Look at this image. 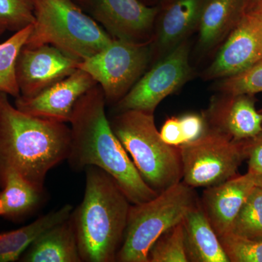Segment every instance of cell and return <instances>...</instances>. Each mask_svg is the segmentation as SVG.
Returning a JSON list of instances; mask_svg holds the SVG:
<instances>
[{
  "instance_id": "obj_1",
  "label": "cell",
  "mask_w": 262,
  "mask_h": 262,
  "mask_svg": "<svg viewBox=\"0 0 262 262\" xmlns=\"http://www.w3.org/2000/svg\"><path fill=\"white\" fill-rule=\"evenodd\" d=\"M106 99L99 84L75 103L70 123L71 143L67 162L73 170L102 169L116 180L131 204L153 199L159 193L141 177L106 117Z\"/></svg>"
},
{
  "instance_id": "obj_2",
  "label": "cell",
  "mask_w": 262,
  "mask_h": 262,
  "mask_svg": "<svg viewBox=\"0 0 262 262\" xmlns=\"http://www.w3.org/2000/svg\"><path fill=\"white\" fill-rule=\"evenodd\" d=\"M71 129L64 122L32 116L0 93V188L10 173L18 174L39 189L48 172L67 160Z\"/></svg>"
},
{
  "instance_id": "obj_3",
  "label": "cell",
  "mask_w": 262,
  "mask_h": 262,
  "mask_svg": "<svg viewBox=\"0 0 262 262\" xmlns=\"http://www.w3.org/2000/svg\"><path fill=\"white\" fill-rule=\"evenodd\" d=\"M85 171L83 200L71 215L81 259L116 261L130 202L116 180L102 169L89 166Z\"/></svg>"
},
{
  "instance_id": "obj_4",
  "label": "cell",
  "mask_w": 262,
  "mask_h": 262,
  "mask_svg": "<svg viewBox=\"0 0 262 262\" xmlns=\"http://www.w3.org/2000/svg\"><path fill=\"white\" fill-rule=\"evenodd\" d=\"M33 5L35 20L26 47L51 45L81 62L113 42L73 0H33Z\"/></svg>"
},
{
  "instance_id": "obj_5",
  "label": "cell",
  "mask_w": 262,
  "mask_h": 262,
  "mask_svg": "<svg viewBox=\"0 0 262 262\" xmlns=\"http://www.w3.org/2000/svg\"><path fill=\"white\" fill-rule=\"evenodd\" d=\"M110 125L130 155L141 177L158 193L182 181L179 146L168 145L155 126L153 114L138 110L117 113Z\"/></svg>"
},
{
  "instance_id": "obj_6",
  "label": "cell",
  "mask_w": 262,
  "mask_h": 262,
  "mask_svg": "<svg viewBox=\"0 0 262 262\" xmlns=\"http://www.w3.org/2000/svg\"><path fill=\"white\" fill-rule=\"evenodd\" d=\"M198 203L193 188L181 181L149 201L131 204L116 261L148 262L150 248L155 241L182 222Z\"/></svg>"
},
{
  "instance_id": "obj_7",
  "label": "cell",
  "mask_w": 262,
  "mask_h": 262,
  "mask_svg": "<svg viewBox=\"0 0 262 262\" xmlns=\"http://www.w3.org/2000/svg\"><path fill=\"white\" fill-rule=\"evenodd\" d=\"M151 44L150 39L138 42L113 39L101 51L80 62L78 69L99 84L106 103L115 104L144 75L151 59Z\"/></svg>"
},
{
  "instance_id": "obj_8",
  "label": "cell",
  "mask_w": 262,
  "mask_h": 262,
  "mask_svg": "<svg viewBox=\"0 0 262 262\" xmlns=\"http://www.w3.org/2000/svg\"><path fill=\"white\" fill-rule=\"evenodd\" d=\"M183 182L192 188L209 187L237 175L246 160L243 142L207 128L196 140L179 146Z\"/></svg>"
},
{
  "instance_id": "obj_9",
  "label": "cell",
  "mask_w": 262,
  "mask_h": 262,
  "mask_svg": "<svg viewBox=\"0 0 262 262\" xmlns=\"http://www.w3.org/2000/svg\"><path fill=\"white\" fill-rule=\"evenodd\" d=\"M189 53V46L186 42H181L168 52L115 103L116 113L138 110L154 114L164 98L180 89L191 77Z\"/></svg>"
},
{
  "instance_id": "obj_10",
  "label": "cell",
  "mask_w": 262,
  "mask_h": 262,
  "mask_svg": "<svg viewBox=\"0 0 262 262\" xmlns=\"http://www.w3.org/2000/svg\"><path fill=\"white\" fill-rule=\"evenodd\" d=\"M113 39L149 40L160 8L140 0H73Z\"/></svg>"
},
{
  "instance_id": "obj_11",
  "label": "cell",
  "mask_w": 262,
  "mask_h": 262,
  "mask_svg": "<svg viewBox=\"0 0 262 262\" xmlns=\"http://www.w3.org/2000/svg\"><path fill=\"white\" fill-rule=\"evenodd\" d=\"M80 61L51 45L38 47L24 46L15 67L20 96H37L78 69Z\"/></svg>"
},
{
  "instance_id": "obj_12",
  "label": "cell",
  "mask_w": 262,
  "mask_h": 262,
  "mask_svg": "<svg viewBox=\"0 0 262 262\" xmlns=\"http://www.w3.org/2000/svg\"><path fill=\"white\" fill-rule=\"evenodd\" d=\"M261 60V20L253 13H245L206 70V77L225 78L237 75Z\"/></svg>"
},
{
  "instance_id": "obj_13",
  "label": "cell",
  "mask_w": 262,
  "mask_h": 262,
  "mask_svg": "<svg viewBox=\"0 0 262 262\" xmlns=\"http://www.w3.org/2000/svg\"><path fill=\"white\" fill-rule=\"evenodd\" d=\"M96 84L88 72L77 69L37 96L15 98V106L32 116L67 123L79 98Z\"/></svg>"
},
{
  "instance_id": "obj_14",
  "label": "cell",
  "mask_w": 262,
  "mask_h": 262,
  "mask_svg": "<svg viewBox=\"0 0 262 262\" xmlns=\"http://www.w3.org/2000/svg\"><path fill=\"white\" fill-rule=\"evenodd\" d=\"M255 103L254 95L222 94L203 115L207 128L237 142L252 139L262 131V114Z\"/></svg>"
},
{
  "instance_id": "obj_15",
  "label": "cell",
  "mask_w": 262,
  "mask_h": 262,
  "mask_svg": "<svg viewBox=\"0 0 262 262\" xmlns=\"http://www.w3.org/2000/svg\"><path fill=\"white\" fill-rule=\"evenodd\" d=\"M255 187L253 176L247 172L203 191L202 207L219 237L231 232L236 216Z\"/></svg>"
},
{
  "instance_id": "obj_16",
  "label": "cell",
  "mask_w": 262,
  "mask_h": 262,
  "mask_svg": "<svg viewBox=\"0 0 262 262\" xmlns=\"http://www.w3.org/2000/svg\"><path fill=\"white\" fill-rule=\"evenodd\" d=\"M206 0H168L160 10L156 46L170 52L199 25Z\"/></svg>"
},
{
  "instance_id": "obj_17",
  "label": "cell",
  "mask_w": 262,
  "mask_h": 262,
  "mask_svg": "<svg viewBox=\"0 0 262 262\" xmlns=\"http://www.w3.org/2000/svg\"><path fill=\"white\" fill-rule=\"evenodd\" d=\"M183 225L189 261L229 262L201 201L188 211L183 220Z\"/></svg>"
},
{
  "instance_id": "obj_18",
  "label": "cell",
  "mask_w": 262,
  "mask_h": 262,
  "mask_svg": "<svg viewBox=\"0 0 262 262\" xmlns=\"http://www.w3.org/2000/svg\"><path fill=\"white\" fill-rule=\"evenodd\" d=\"M19 261L82 262L72 216L41 234Z\"/></svg>"
},
{
  "instance_id": "obj_19",
  "label": "cell",
  "mask_w": 262,
  "mask_h": 262,
  "mask_svg": "<svg viewBox=\"0 0 262 262\" xmlns=\"http://www.w3.org/2000/svg\"><path fill=\"white\" fill-rule=\"evenodd\" d=\"M248 0H206L199 21V42L203 49L218 44L246 13Z\"/></svg>"
},
{
  "instance_id": "obj_20",
  "label": "cell",
  "mask_w": 262,
  "mask_h": 262,
  "mask_svg": "<svg viewBox=\"0 0 262 262\" xmlns=\"http://www.w3.org/2000/svg\"><path fill=\"white\" fill-rule=\"evenodd\" d=\"M73 210L72 205H64L59 209L41 215L28 225L0 234V262L19 261L41 234L68 220Z\"/></svg>"
},
{
  "instance_id": "obj_21",
  "label": "cell",
  "mask_w": 262,
  "mask_h": 262,
  "mask_svg": "<svg viewBox=\"0 0 262 262\" xmlns=\"http://www.w3.org/2000/svg\"><path fill=\"white\" fill-rule=\"evenodd\" d=\"M45 189H39L18 174L7 177L0 192L5 220L19 222L32 214L46 198Z\"/></svg>"
},
{
  "instance_id": "obj_22",
  "label": "cell",
  "mask_w": 262,
  "mask_h": 262,
  "mask_svg": "<svg viewBox=\"0 0 262 262\" xmlns=\"http://www.w3.org/2000/svg\"><path fill=\"white\" fill-rule=\"evenodd\" d=\"M33 24L14 33L0 44V93L15 98L20 96L15 67L19 53L32 32Z\"/></svg>"
},
{
  "instance_id": "obj_23",
  "label": "cell",
  "mask_w": 262,
  "mask_h": 262,
  "mask_svg": "<svg viewBox=\"0 0 262 262\" xmlns=\"http://www.w3.org/2000/svg\"><path fill=\"white\" fill-rule=\"evenodd\" d=\"M148 262H189L183 221L155 241L150 248Z\"/></svg>"
},
{
  "instance_id": "obj_24",
  "label": "cell",
  "mask_w": 262,
  "mask_h": 262,
  "mask_svg": "<svg viewBox=\"0 0 262 262\" xmlns=\"http://www.w3.org/2000/svg\"><path fill=\"white\" fill-rule=\"evenodd\" d=\"M232 233L251 239H262V190L255 187L232 225Z\"/></svg>"
},
{
  "instance_id": "obj_25",
  "label": "cell",
  "mask_w": 262,
  "mask_h": 262,
  "mask_svg": "<svg viewBox=\"0 0 262 262\" xmlns=\"http://www.w3.org/2000/svg\"><path fill=\"white\" fill-rule=\"evenodd\" d=\"M218 90L229 95H255L262 92V60L237 75L221 81Z\"/></svg>"
},
{
  "instance_id": "obj_26",
  "label": "cell",
  "mask_w": 262,
  "mask_h": 262,
  "mask_svg": "<svg viewBox=\"0 0 262 262\" xmlns=\"http://www.w3.org/2000/svg\"><path fill=\"white\" fill-rule=\"evenodd\" d=\"M229 262H262V239H251L229 232L220 237Z\"/></svg>"
},
{
  "instance_id": "obj_27",
  "label": "cell",
  "mask_w": 262,
  "mask_h": 262,
  "mask_svg": "<svg viewBox=\"0 0 262 262\" xmlns=\"http://www.w3.org/2000/svg\"><path fill=\"white\" fill-rule=\"evenodd\" d=\"M34 20L33 0H0V20L8 31L18 32Z\"/></svg>"
},
{
  "instance_id": "obj_28",
  "label": "cell",
  "mask_w": 262,
  "mask_h": 262,
  "mask_svg": "<svg viewBox=\"0 0 262 262\" xmlns=\"http://www.w3.org/2000/svg\"><path fill=\"white\" fill-rule=\"evenodd\" d=\"M242 142L245 157L248 160V173L254 177L262 175V131L252 139Z\"/></svg>"
},
{
  "instance_id": "obj_29",
  "label": "cell",
  "mask_w": 262,
  "mask_h": 262,
  "mask_svg": "<svg viewBox=\"0 0 262 262\" xmlns=\"http://www.w3.org/2000/svg\"><path fill=\"white\" fill-rule=\"evenodd\" d=\"M184 134V144L196 140L207 130L205 117L198 114H187L179 117Z\"/></svg>"
},
{
  "instance_id": "obj_30",
  "label": "cell",
  "mask_w": 262,
  "mask_h": 262,
  "mask_svg": "<svg viewBox=\"0 0 262 262\" xmlns=\"http://www.w3.org/2000/svg\"><path fill=\"white\" fill-rule=\"evenodd\" d=\"M164 142L173 146H179L184 144V134L178 117H170L164 122L160 132Z\"/></svg>"
},
{
  "instance_id": "obj_31",
  "label": "cell",
  "mask_w": 262,
  "mask_h": 262,
  "mask_svg": "<svg viewBox=\"0 0 262 262\" xmlns=\"http://www.w3.org/2000/svg\"><path fill=\"white\" fill-rule=\"evenodd\" d=\"M262 10V0H248L246 13H258Z\"/></svg>"
},
{
  "instance_id": "obj_32",
  "label": "cell",
  "mask_w": 262,
  "mask_h": 262,
  "mask_svg": "<svg viewBox=\"0 0 262 262\" xmlns=\"http://www.w3.org/2000/svg\"><path fill=\"white\" fill-rule=\"evenodd\" d=\"M253 178H254V182L256 187L260 188L262 190V175L255 176V177L253 176Z\"/></svg>"
},
{
  "instance_id": "obj_33",
  "label": "cell",
  "mask_w": 262,
  "mask_h": 262,
  "mask_svg": "<svg viewBox=\"0 0 262 262\" xmlns=\"http://www.w3.org/2000/svg\"><path fill=\"white\" fill-rule=\"evenodd\" d=\"M6 31H8V29H7L6 27H5L4 23L0 20V37L5 34Z\"/></svg>"
},
{
  "instance_id": "obj_34",
  "label": "cell",
  "mask_w": 262,
  "mask_h": 262,
  "mask_svg": "<svg viewBox=\"0 0 262 262\" xmlns=\"http://www.w3.org/2000/svg\"><path fill=\"white\" fill-rule=\"evenodd\" d=\"M3 211H4V209H3V201L0 199V215H1V216L3 214Z\"/></svg>"
},
{
  "instance_id": "obj_35",
  "label": "cell",
  "mask_w": 262,
  "mask_h": 262,
  "mask_svg": "<svg viewBox=\"0 0 262 262\" xmlns=\"http://www.w3.org/2000/svg\"><path fill=\"white\" fill-rule=\"evenodd\" d=\"M253 14L256 15L258 16V18H259V20H261L262 24V10L261 11L258 12V13H254Z\"/></svg>"
},
{
  "instance_id": "obj_36",
  "label": "cell",
  "mask_w": 262,
  "mask_h": 262,
  "mask_svg": "<svg viewBox=\"0 0 262 262\" xmlns=\"http://www.w3.org/2000/svg\"><path fill=\"white\" fill-rule=\"evenodd\" d=\"M258 111H259L260 113L262 114V108H261V110H258Z\"/></svg>"
},
{
  "instance_id": "obj_37",
  "label": "cell",
  "mask_w": 262,
  "mask_h": 262,
  "mask_svg": "<svg viewBox=\"0 0 262 262\" xmlns=\"http://www.w3.org/2000/svg\"><path fill=\"white\" fill-rule=\"evenodd\" d=\"M140 1H141V2H142V3H143V0H140Z\"/></svg>"
}]
</instances>
